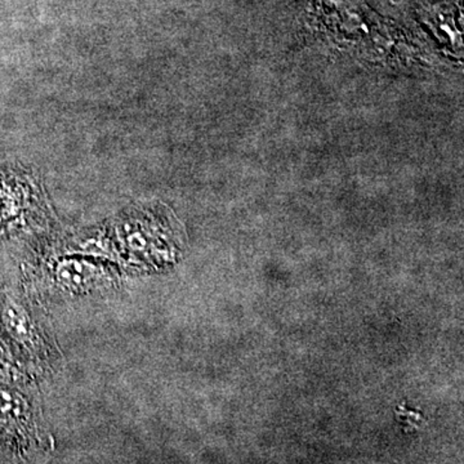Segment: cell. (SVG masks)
<instances>
[{"instance_id": "obj_3", "label": "cell", "mask_w": 464, "mask_h": 464, "mask_svg": "<svg viewBox=\"0 0 464 464\" xmlns=\"http://www.w3.org/2000/svg\"><path fill=\"white\" fill-rule=\"evenodd\" d=\"M29 414V405L23 396L9 390H0V421L20 422Z\"/></svg>"}, {"instance_id": "obj_1", "label": "cell", "mask_w": 464, "mask_h": 464, "mask_svg": "<svg viewBox=\"0 0 464 464\" xmlns=\"http://www.w3.org/2000/svg\"><path fill=\"white\" fill-rule=\"evenodd\" d=\"M102 267L86 261H65L56 268V280L63 291L83 293L95 289L99 280L107 276Z\"/></svg>"}, {"instance_id": "obj_2", "label": "cell", "mask_w": 464, "mask_h": 464, "mask_svg": "<svg viewBox=\"0 0 464 464\" xmlns=\"http://www.w3.org/2000/svg\"><path fill=\"white\" fill-rule=\"evenodd\" d=\"M3 322L9 336L18 343H34L36 330L32 318L23 307L14 302L5 304L3 309Z\"/></svg>"}]
</instances>
